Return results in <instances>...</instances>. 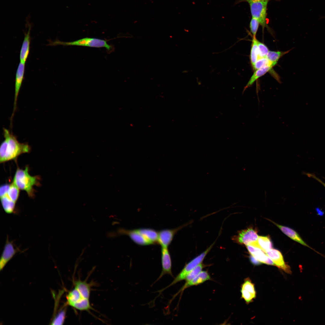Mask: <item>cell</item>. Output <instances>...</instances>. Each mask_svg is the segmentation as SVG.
I'll list each match as a JSON object with an SVG mask.
<instances>
[{"label": "cell", "instance_id": "d6986e66", "mask_svg": "<svg viewBox=\"0 0 325 325\" xmlns=\"http://www.w3.org/2000/svg\"><path fill=\"white\" fill-rule=\"evenodd\" d=\"M251 246L259 248L265 253L272 249V243L268 236H258L257 241Z\"/></svg>", "mask_w": 325, "mask_h": 325}, {"label": "cell", "instance_id": "3957f363", "mask_svg": "<svg viewBox=\"0 0 325 325\" xmlns=\"http://www.w3.org/2000/svg\"><path fill=\"white\" fill-rule=\"evenodd\" d=\"M49 45H62L65 46H78L94 48H105L109 51H113L114 48L107 42V41L98 38L86 37L71 42H63L58 40L51 42Z\"/></svg>", "mask_w": 325, "mask_h": 325}, {"label": "cell", "instance_id": "83f0119b", "mask_svg": "<svg viewBox=\"0 0 325 325\" xmlns=\"http://www.w3.org/2000/svg\"><path fill=\"white\" fill-rule=\"evenodd\" d=\"M268 65L273 66L271 63L266 57H265L258 59L252 67L254 70H256Z\"/></svg>", "mask_w": 325, "mask_h": 325}, {"label": "cell", "instance_id": "52a82bcc", "mask_svg": "<svg viewBox=\"0 0 325 325\" xmlns=\"http://www.w3.org/2000/svg\"><path fill=\"white\" fill-rule=\"evenodd\" d=\"M21 251L13 241L9 240L8 236L7 237L6 243L0 260V270L3 269L7 264L17 252Z\"/></svg>", "mask_w": 325, "mask_h": 325}, {"label": "cell", "instance_id": "5b68a950", "mask_svg": "<svg viewBox=\"0 0 325 325\" xmlns=\"http://www.w3.org/2000/svg\"><path fill=\"white\" fill-rule=\"evenodd\" d=\"M267 1H255L248 2L252 17L257 19L263 28L267 25Z\"/></svg>", "mask_w": 325, "mask_h": 325}, {"label": "cell", "instance_id": "f546056e", "mask_svg": "<svg viewBox=\"0 0 325 325\" xmlns=\"http://www.w3.org/2000/svg\"><path fill=\"white\" fill-rule=\"evenodd\" d=\"M65 310L60 311L54 319L51 324H62L64 322L65 316Z\"/></svg>", "mask_w": 325, "mask_h": 325}, {"label": "cell", "instance_id": "8992f818", "mask_svg": "<svg viewBox=\"0 0 325 325\" xmlns=\"http://www.w3.org/2000/svg\"><path fill=\"white\" fill-rule=\"evenodd\" d=\"M258 237L257 231L250 227L239 231L237 235L233 237L232 240L240 244L251 245L257 241Z\"/></svg>", "mask_w": 325, "mask_h": 325}, {"label": "cell", "instance_id": "7a4b0ae2", "mask_svg": "<svg viewBox=\"0 0 325 325\" xmlns=\"http://www.w3.org/2000/svg\"><path fill=\"white\" fill-rule=\"evenodd\" d=\"M28 171L27 166L24 169L17 168L13 182L20 190L25 191L29 197L33 198L34 196L33 187L38 183L39 177L30 175Z\"/></svg>", "mask_w": 325, "mask_h": 325}, {"label": "cell", "instance_id": "5bb4252c", "mask_svg": "<svg viewBox=\"0 0 325 325\" xmlns=\"http://www.w3.org/2000/svg\"><path fill=\"white\" fill-rule=\"evenodd\" d=\"M271 221L278 227L283 233L289 237L290 238L305 246L311 249L312 250L317 252L315 251L313 249L309 246V245L302 239L299 234L295 231L289 228L278 224L273 221Z\"/></svg>", "mask_w": 325, "mask_h": 325}, {"label": "cell", "instance_id": "e575fe53", "mask_svg": "<svg viewBox=\"0 0 325 325\" xmlns=\"http://www.w3.org/2000/svg\"><path fill=\"white\" fill-rule=\"evenodd\" d=\"M305 174L308 177L313 178L318 181L321 184L325 187V183L323 182L320 179L316 177L314 174H313L306 173Z\"/></svg>", "mask_w": 325, "mask_h": 325}, {"label": "cell", "instance_id": "7c38bea8", "mask_svg": "<svg viewBox=\"0 0 325 325\" xmlns=\"http://www.w3.org/2000/svg\"><path fill=\"white\" fill-rule=\"evenodd\" d=\"M25 66V64L20 62L16 73L15 85L14 103L12 116H13V114L16 109L18 95L24 78Z\"/></svg>", "mask_w": 325, "mask_h": 325}, {"label": "cell", "instance_id": "9c48e42d", "mask_svg": "<svg viewBox=\"0 0 325 325\" xmlns=\"http://www.w3.org/2000/svg\"><path fill=\"white\" fill-rule=\"evenodd\" d=\"M161 251L162 271L156 281L159 280L166 274H169L173 276L172 270L171 258L168 248L162 247Z\"/></svg>", "mask_w": 325, "mask_h": 325}, {"label": "cell", "instance_id": "f1b7e54d", "mask_svg": "<svg viewBox=\"0 0 325 325\" xmlns=\"http://www.w3.org/2000/svg\"><path fill=\"white\" fill-rule=\"evenodd\" d=\"M257 43L259 53L258 59L266 57L269 51L268 48L264 43L257 40Z\"/></svg>", "mask_w": 325, "mask_h": 325}, {"label": "cell", "instance_id": "484cf974", "mask_svg": "<svg viewBox=\"0 0 325 325\" xmlns=\"http://www.w3.org/2000/svg\"><path fill=\"white\" fill-rule=\"evenodd\" d=\"M20 189L13 182L10 186L7 195L12 201L16 203L19 196Z\"/></svg>", "mask_w": 325, "mask_h": 325}, {"label": "cell", "instance_id": "277c9868", "mask_svg": "<svg viewBox=\"0 0 325 325\" xmlns=\"http://www.w3.org/2000/svg\"><path fill=\"white\" fill-rule=\"evenodd\" d=\"M214 242L205 251L185 265V266L175 278L172 282L168 286L160 291H162L171 286L174 285L178 282L185 280L188 274L197 266L202 262L207 254L209 252L215 243Z\"/></svg>", "mask_w": 325, "mask_h": 325}, {"label": "cell", "instance_id": "ba28073f", "mask_svg": "<svg viewBox=\"0 0 325 325\" xmlns=\"http://www.w3.org/2000/svg\"><path fill=\"white\" fill-rule=\"evenodd\" d=\"M273 261L275 265L288 274L291 272L289 266L286 264L281 253L278 250L271 249L265 253Z\"/></svg>", "mask_w": 325, "mask_h": 325}, {"label": "cell", "instance_id": "d4e9b609", "mask_svg": "<svg viewBox=\"0 0 325 325\" xmlns=\"http://www.w3.org/2000/svg\"><path fill=\"white\" fill-rule=\"evenodd\" d=\"M72 307L81 311H87L92 308L89 299L84 298L74 304Z\"/></svg>", "mask_w": 325, "mask_h": 325}, {"label": "cell", "instance_id": "4fadbf2b", "mask_svg": "<svg viewBox=\"0 0 325 325\" xmlns=\"http://www.w3.org/2000/svg\"><path fill=\"white\" fill-rule=\"evenodd\" d=\"M246 246L251 255L261 262L275 265L271 259L259 248L249 245Z\"/></svg>", "mask_w": 325, "mask_h": 325}, {"label": "cell", "instance_id": "d590c367", "mask_svg": "<svg viewBox=\"0 0 325 325\" xmlns=\"http://www.w3.org/2000/svg\"><path fill=\"white\" fill-rule=\"evenodd\" d=\"M250 260L255 265H258L261 262L254 258L251 255L250 256Z\"/></svg>", "mask_w": 325, "mask_h": 325}, {"label": "cell", "instance_id": "2e32d148", "mask_svg": "<svg viewBox=\"0 0 325 325\" xmlns=\"http://www.w3.org/2000/svg\"><path fill=\"white\" fill-rule=\"evenodd\" d=\"M31 26H29L28 30L25 34L20 53V60L21 63L25 64L28 57L29 51L30 41V31Z\"/></svg>", "mask_w": 325, "mask_h": 325}, {"label": "cell", "instance_id": "8d00e7d4", "mask_svg": "<svg viewBox=\"0 0 325 325\" xmlns=\"http://www.w3.org/2000/svg\"><path fill=\"white\" fill-rule=\"evenodd\" d=\"M258 1H269L271 0H238L236 2V3H238L241 2H246L248 3L249 2H251V1H258ZM275 0L279 1V0Z\"/></svg>", "mask_w": 325, "mask_h": 325}, {"label": "cell", "instance_id": "836d02e7", "mask_svg": "<svg viewBox=\"0 0 325 325\" xmlns=\"http://www.w3.org/2000/svg\"><path fill=\"white\" fill-rule=\"evenodd\" d=\"M10 184H5L1 185L0 187V197L6 195L10 187Z\"/></svg>", "mask_w": 325, "mask_h": 325}, {"label": "cell", "instance_id": "ac0fdd59", "mask_svg": "<svg viewBox=\"0 0 325 325\" xmlns=\"http://www.w3.org/2000/svg\"><path fill=\"white\" fill-rule=\"evenodd\" d=\"M273 67L271 65L266 66L256 70L246 86L245 87L243 92V93L248 88L251 86L253 84L255 81L259 77L264 75L266 73L270 71Z\"/></svg>", "mask_w": 325, "mask_h": 325}, {"label": "cell", "instance_id": "1f68e13d", "mask_svg": "<svg viewBox=\"0 0 325 325\" xmlns=\"http://www.w3.org/2000/svg\"><path fill=\"white\" fill-rule=\"evenodd\" d=\"M259 23L256 19L252 17L250 23V28L253 37H255Z\"/></svg>", "mask_w": 325, "mask_h": 325}, {"label": "cell", "instance_id": "6da1fadb", "mask_svg": "<svg viewBox=\"0 0 325 325\" xmlns=\"http://www.w3.org/2000/svg\"><path fill=\"white\" fill-rule=\"evenodd\" d=\"M3 130L4 139L0 146V163L14 159L20 155L30 151L31 147L29 144L19 142L8 129L4 128Z\"/></svg>", "mask_w": 325, "mask_h": 325}, {"label": "cell", "instance_id": "4316f807", "mask_svg": "<svg viewBox=\"0 0 325 325\" xmlns=\"http://www.w3.org/2000/svg\"><path fill=\"white\" fill-rule=\"evenodd\" d=\"M204 267V265L202 263L197 266L187 275L185 279V283L189 282L197 276L202 271Z\"/></svg>", "mask_w": 325, "mask_h": 325}, {"label": "cell", "instance_id": "603a6c76", "mask_svg": "<svg viewBox=\"0 0 325 325\" xmlns=\"http://www.w3.org/2000/svg\"><path fill=\"white\" fill-rule=\"evenodd\" d=\"M286 51H269L266 56L267 58L272 63L273 66L275 65L282 56L288 53Z\"/></svg>", "mask_w": 325, "mask_h": 325}, {"label": "cell", "instance_id": "cb8c5ba5", "mask_svg": "<svg viewBox=\"0 0 325 325\" xmlns=\"http://www.w3.org/2000/svg\"><path fill=\"white\" fill-rule=\"evenodd\" d=\"M255 37H253L250 54V59L251 64L253 66L258 57V51Z\"/></svg>", "mask_w": 325, "mask_h": 325}, {"label": "cell", "instance_id": "7402d4cb", "mask_svg": "<svg viewBox=\"0 0 325 325\" xmlns=\"http://www.w3.org/2000/svg\"><path fill=\"white\" fill-rule=\"evenodd\" d=\"M83 298H84L79 292L74 288L69 292L67 296L66 305L72 307L74 304Z\"/></svg>", "mask_w": 325, "mask_h": 325}, {"label": "cell", "instance_id": "44dd1931", "mask_svg": "<svg viewBox=\"0 0 325 325\" xmlns=\"http://www.w3.org/2000/svg\"><path fill=\"white\" fill-rule=\"evenodd\" d=\"M138 231L152 244L158 242V232L154 230L149 228L138 229Z\"/></svg>", "mask_w": 325, "mask_h": 325}, {"label": "cell", "instance_id": "9a60e30c", "mask_svg": "<svg viewBox=\"0 0 325 325\" xmlns=\"http://www.w3.org/2000/svg\"><path fill=\"white\" fill-rule=\"evenodd\" d=\"M210 279V276L207 271H202L191 280L187 283H185L178 292L183 291L188 287L200 284Z\"/></svg>", "mask_w": 325, "mask_h": 325}, {"label": "cell", "instance_id": "e0dca14e", "mask_svg": "<svg viewBox=\"0 0 325 325\" xmlns=\"http://www.w3.org/2000/svg\"><path fill=\"white\" fill-rule=\"evenodd\" d=\"M74 284V288L77 289L83 297L89 299L91 289V286L89 283L85 281L79 279L75 281Z\"/></svg>", "mask_w": 325, "mask_h": 325}, {"label": "cell", "instance_id": "d6a6232c", "mask_svg": "<svg viewBox=\"0 0 325 325\" xmlns=\"http://www.w3.org/2000/svg\"><path fill=\"white\" fill-rule=\"evenodd\" d=\"M241 292L242 294V297L244 299L247 303L250 302L255 297V296L250 292L245 289H241Z\"/></svg>", "mask_w": 325, "mask_h": 325}, {"label": "cell", "instance_id": "8fae6325", "mask_svg": "<svg viewBox=\"0 0 325 325\" xmlns=\"http://www.w3.org/2000/svg\"><path fill=\"white\" fill-rule=\"evenodd\" d=\"M182 227L181 226L175 229H164L159 232L158 242L162 247L168 248L176 232Z\"/></svg>", "mask_w": 325, "mask_h": 325}, {"label": "cell", "instance_id": "30bf717a", "mask_svg": "<svg viewBox=\"0 0 325 325\" xmlns=\"http://www.w3.org/2000/svg\"><path fill=\"white\" fill-rule=\"evenodd\" d=\"M118 234H125L128 236L135 243L140 245H147L152 244L148 240L140 233L138 229L126 230L123 229H118Z\"/></svg>", "mask_w": 325, "mask_h": 325}, {"label": "cell", "instance_id": "ffe728a7", "mask_svg": "<svg viewBox=\"0 0 325 325\" xmlns=\"http://www.w3.org/2000/svg\"><path fill=\"white\" fill-rule=\"evenodd\" d=\"M0 199L5 212L8 214L14 212L16 203L11 200L7 195L0 197Z\"/></svg>", "mask_w": 325, "mask_h": 325}, {"label": "cell", "instance_id": "4dcf8cb0", "mask_svg": "<svg viewBox=\"0 0 325 325\" xmlns=\"http://www.w3.org/2000/svg\"><path fill=\"white\" fill-rule=\"evenodd\" d=\"M241 289H245L256 296V292L254 284L249 280H246L241 286Z\"/></svg>", "mask_w": 325, "mask_h": 325}]
</instances>
